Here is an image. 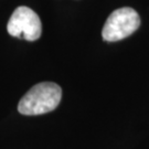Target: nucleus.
I'll return each instance as SVG.
<instances>
[{
  "instance_id": "nucleus-1",
  "label": "nucleus",
  "mask_w": 149,
  "mask_h": 149,
  "mask_svg": "<svg viewBox=\"0 0 149 149\" xmlns=\"http://www.w3.org/2000/svg\"><path fill=\"white\" fill-rule=\"evenodd\" d=\"M62 90L53 82H42L31 87L18 104L22 115H42L54 111L61 102Z\"/></svg>"
},
{
  "instance_id": "nucleus-3",
  "label": "nucleus",
  "mask_w": 149,
  "mask_h": 149,
  "mask_svg": "<svg viewBox=\"0 0 149 149\" xmlns=\"http://www.w3.org/2000/svg\"><path fill=\"white\" fill-rule=\"evenodd\" d=\"M7 30L12 37H23L28 41H36L41 37L42 24L34 11L21 6L13 11L8 22Z\"/></svg>"
},
{
  "instance_id": "nucleus-2",
  "label": "nucleus",
  "mask_w": 149,
  "mask_h": 149,
  "mask_svg": "<svg viewBox=\"0 0 149 149\" xmlns=\"http://www.w3.org/2000/svg\"><path fill=\"white\" fill-rule=\"evenodd\" d=\"M140 26V18L133 8L125 7L113 11L103 27L104 41L115 42L133 34Z\"/></svg>"
}]
</instances>
